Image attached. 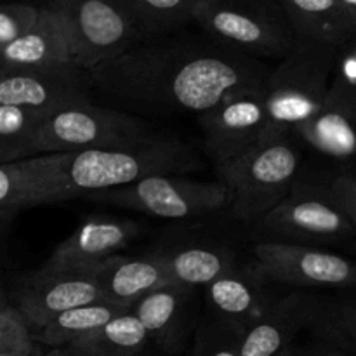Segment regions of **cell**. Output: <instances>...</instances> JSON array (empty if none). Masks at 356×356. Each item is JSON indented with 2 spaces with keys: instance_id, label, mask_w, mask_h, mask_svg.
<instances>
[{
  "instance_id": "35",
  "label": "cell",
  "mask_w": 356,
  "mask_h": 356,
  "mask_svg": "<svg viewBox=\"0 0 356 356\" xmlns=\"http://www.w3.org/2000/svg\"><path fill=\"white\" fill-rule=\"evenodd\" d=\"M37 356H90V355H87L86 351L79 350V348L61 346V348H52V350L47 351V353H42V351H38Z\"/></svg>"
},
{
  "instance_id": "21",
  "label": "cell",
  "mask_w": 356,
  "mask_h": 356,
  "mask_svg": "<svg viewBox=\"0 0 356 356\" xmlns=\"http://www.w3.org/2000/svg\"><path fill=\"white\" fill-rule=\"evenodd\" d=\"M169 271L170 284L184 289L207 287L235 266V257L228 249L212 245L179 247L170 252H162Z\"/></svg>"
},
{
  "instance_id": "12",
  "label": "cell",
  "mask_w": 356,
  "mask_h": 356,
  "mask_svg": "<svg viewBox=\"0 0 356 356\" xmlns=\"http://www.w3.org/2000/svg\"><path fill=\"white\" fill-rule=\"evenodd\" d=\"M138 235L139 226L131 219L89 218L56 247L38 273L90 275L101 263L118 256Z\"/></svg>"
},
{
  "instance_id": "4",
  "label": "cell",
  "mask_w": 356,
  "mask_h": 356,
  "mask_svg": "<svg viewBox=\"0 0 356 356\" xmlns=\"http://www.w3.org/2000/svg\"><path fill=\"white\" fill-rule=\"evenodd\" d=\"M334 59V45L298 40L270 70L264 82L268 125L263 139L292 136L320 110L330 89Z\"/></svg>"
},
{
  "instance_id": "19",
  "label": "cell",
  "mask_w": 356,
  "mask_h": 356,
  "mask_svg": "<svg viewBox=\"0 0 356 356\" xmlns=\"http://www.w3.org/2000/svg\"><path fill=\"white\" fill-rule=\"evenodd\" d=\"M264 280L249 270L233 266L205 287L209 302L218 320L247 329L270 305Z\"/></svg>"
},
{
  "instance_id": "20",
  "label": "cell",
  "mask_w": 356,
  "mask_h": 356,
  "mask_svg": "<svg viewBox=\"0 0 356 356\" xmlns=\"http://www.w3.org/2000/svg\"><path fill=\"white\" fill-rule=\"evenodd\" d=\"M298 40L341 45L356 33V23L339 0H278Z\"/></svg>"
},
{
  "instance_id": "24",
  "label": "cell",
  "mask_w": 356,
  "mask_h": 356,
  "mask_svg": "<svg viewBox=\"0 0 356 356\" xmlns=\"http://www.w3.org/2000/svg\"><path fill=\"white\" fill-rule=\"evenodd\" d=\"M148 339L145 327L129 309L68 346L79 348L90 356H138Z\"/></svg>"
},
{
  "instance_id": "9",
  "label": "cell",
  "mask_w": 356,
  "mask_h": 356,
  "mask_svg": "<svg viewBox=\"0 0 356 356\" xmlns=\"http://www.w3.org/2000/svg\"><path fill=\"white\" fill-rule=\"evenodd\" d=\"M65 19L73 65L92 72L145 38L117 0H49Z\"/></svg>"
},
{
  "instance_id": "10",
  "label": "cell",
  "mask_w": 356,
  "mask_h": 356,
  "mask_svg": "<svg viewBox=\"0 0 356 356\" xmlns=\"http://www.w3.org/2000/svg\"><path fill=\"white\" fill-rule=\"evenodd\" d=\"M252 271L264 282L308 289L356 287V259L322 247L261 242L252 247Z\"/></svg>"
},
{
  "instance_id": "22",
  "label": "cell",
  "mask_w": 356,
  "mask_h": 356,
  "mask_svg": "<svg viewBox=\"0 0 356 356\" xmlns=\"http://www.w3.org/2000/svg\"><path fill=\"white\" fill-rule=\"evenodd\" d=\"M56 155H35L0 163V211L33 207V198L58 162Z\"/></svg>"
},
{
  "instance_id": "41",
  "label": "cell",
  "mask_w": 356,
  "mask_h": 356,
  "mask_svg": "<svg viewBox=\"0 0 356 356\" xmlns=\"http://www.w3.org/2000/svg\"><path fill=\"white\" fill-rule=\"evenodd\" d=\"M277 356H298V355L294 353V350H292V348H287V350H284L282 353H278Z\"/></svg>"
},
{
  "instance_id": "32",
  "label": "cell",
  "mask_w": 356,
  "mask_h": 356,
  "mask_svg": "<svg viewBox=\"0 0 356 356\" xmlns=\"http://www.w3.org/2000/svg\"><path fill=\"white\" fill-rule=\"evenodd\" d=\"M30 327L13 305L0 312V355L33 346Z\"/></svg>"
},
{
  "instance_id": "27",
  "label": "cell",
  "mask_w": 356,
  "mask_h": 356,
  "mask_svg": "<svg viewBox=\"0 0 356 356\" xmlns=\"http://www.w3.org/2000/svg\"><path fill=\"white\" fill-rule=\"evenodd\" d=\"M332 348L356 355V299H315L309 325Z\"/></svg>"
},
{
  "instance_id": "38",
  "label": "cell",
  "mask_w": 356,
  "mask_h": 356,
  "mask_svg": "<svg viewBox=\"0 0 356 356\" xmlns=\"http://www.w3.org/2000/svg\"><path fill=\"white\" fill-rule=\"evenodd\" d=\"M339 2L343 3V7L346 9V13L353 17L355 23H356V0H339Z\"/></svg>"
},
{
  "instance_id": "42",
  "label": "cell",
  "mask_w": 356,
  "mask_h": 356,
  "mask_svg": "<svg viewBox=\"0 0 356 356\" xmlns=\"http://www.w3.org/2000/svg\"><path fill=\"white\" fill-rule=\"evenodd\" d=\"M2 2H6V0H0V3H2Z\"/></svg>"
},
{
  "instance_id": "1",
  "label": "cell",
  "mask_w": 356,
  "mask_h": 356,
  "mask_svg": "<svg viewBox=\"0 0 356 356\" xmlns=\"http://www.w3.org/2000/svg\"><path fill=\"white\" fill-rule=\"evenodd\" d=\"M268 66L211 37H153L89 72L90 86L136 113L204 115L228 94L259 86Z\"/></svg>"
},
{
  "instance_id": "34",
  "label": "cell",
  "mask_w": 356,
  "mask_h": 356,
  "mask_svg": "<svg viewBox=\"0 0 356 356\" xmlns=\"http://www.w3.org/2000/svg\"><path fill=\"white\" fill-rule=\"evenodd\" d=\"M21 159H28L26 149L21 145H17V143H10L0 138V163L14 162V160Z\"/></svg>"
},
{
  "instance_id": "40",
  "label": "cell",
  "mask_w": 356,
  "mask_h": 356,
  "mask_svg": "<svg viewBox=\"0 0 356 356\" xmlns=\"http://www.w3.org/2000/svg\"><path fill=\"white\" fill-rule=\"evenodd\" d=\"M9 305H10V302H9V299H7L6 292H3L2 285H0V312H2L3 308H7V306H9Z\"/></svg>"
},
{
  "instance_id": "18",
  "label": "cell",
  "mask_w": 356,
  "mask_h": 356,
  "mask_svg": "<svg viewBox=\"0 0 356 356\" xmlns=\"http://www.w3.org/2000/svg\"><path fill=\"white\" fill-rule=\"evenodd\" d=\"M292 136L320 155L339 163H356V103L329 90L320 110Z\"/></svg>"
},
{
  "instance_id": "25",
  "label": "cell",
  "mask_w": 356,
  "mask_h": 356,
  "mask_svg": "<svg viewBox=\"0 0 356 356\" xmlns=\"http://www.w3.org/2000/svg\"><path fill=\"white\" fill-rule=\"evenodd\" d=\"M124 312H129V309L110 305L106 301H96L90 302V305L76 306V308H72L58 315L47 325L33 332V341L51 348L68 346V344L75 343L76 339H80L86 334L99 329L101 325L110 322L113 316L120 315Z\"/></svg>"
},
{
  "instance_id": "26",
  "label": "cell",
  "mask_w": 356,
  "mask_h": 356,
  "mask_svg": "<svg viewBox=\"0 0 356 356\" xmlns=\"http://www.w3.org/2000/svg\"><path fill=\"white\" fill-rule=\"evenodd\" d=\"M141 37H165L193 23L198 0H117Z\"/></svg>"
},
{
  "instance_id": "11",
  "label": "cell",
  "mask_w": 356,
  "mask_h": 356,
  "mask_svg": "<svg viewBox=\"0 0 356 356\" xmlns=\"http://www.w3.org/2000/svg\"><path fill=\"white\" fill-rule=\"evenodd\" d=\"M266 82V80H264ZM205 148L216 165L242 155L263 139L268 125L264 83L228 94L207 113L200 115Z\"/></svg>"
},
{
  "instance_id": "3",
  "label": "cell",
  "mask_w": 356,
  "mask_h": 356,
  "mask_svg": "<svg viewBox=\"0 0 356 356\" xmlns=\"http://www.w3.org/2000/svg\"><path fill=\"white\" fill-rule=\"evenodd\" d=\"M299 169L301 152L291 136L263 139L242 155L218 163L219 183L228 191L229 214L256 225L291 193Z\"/></svg>"
},
{
  "instance_id": "29",
  "label": "cell",
  "mask_w": 356,
  "mask_h": 356,
  "mask_svg": "<svg viewBox=\"0 0 356 356\" xmlns=\"http://www.w3.org/2000/svg\"><path fill=\"white\" fill-rule=\"evenodd\" d=\"M245 329L218 320L198 332L191 356H240V343Z\"/></svg>"
},
{
  "instance_id": "15",
  "label": "cell",
  "mask_w": 356,
  "mask_h": 356,
  "mask_svg": "<svg viewBox=\"0 0 356 356\" xmlns=\"http://www.w3.org/2000/svg\"><path fill=\"white\" fill-rule=\"evenodd\" d=\"M73 65L68 28L59 10L47 2L33 26L0 49V75Z\"/></svg>"
},
{
  "instance_id": "5",
  "label": "cell",
  "mask_w": 356,
  "mask_h": 356,
  "mask_svg": "<svg viewBox=\"0 0 356 356\" xmlns=\"http://www.w3.org/2000/svg\"><path fill=\"white\" fill-rule=\"evenodd\" d=\"M193 23L204 35L256 59H284L298 44L278 0H198Z\"/></svg>"
},
{
  "instance_id": "33",
  "label": "cell",
  "mask_w": 356,
  "mask_h": 356,
  "mask_svg": "<svg viewBox=\"0 0 356 356\" xmlns=\"http://www.w3.org/2000/svg\"><path fill=\"white\" fill-rule=\"evenodd\" d=\"M329 188L356 226V174H337L329 181Z\"/></svg>"
},
{
  "instance_id": "36",
  "label": "cell",
  "mask_w": 356,
  "mask_h": 356,
  "mask_svg": "<svg viewBox=\"0 0 356 356\" xmlns=\"http://www.w3.org/2000/svg\"><path fill=\"white\" fill-rule=\"evenodd\" d=\"M40 348L37 346V343L30 348H24V350H17V351H10V353H2L0 356H37Z\"/></svg>"
},
{
  "instance_id": "17",
  "label": "cell",
  "mask_w": 356,
  "mask_h": 356,
  "mask_svg": "<svg viewBox=\"0 0 356 356\" xmlns=\"http://www.w3.org/2000/svg\"><path fill=\"white\" fill-rule=\"evenodd\" d=\"M315 299L294 292L271 301L242 336L240 356H277L291 348V341L302 327L309 325Z\"/></svg>"
},
{
  "instance_id": "6",
  "label": "cell",
  "mask_w": 356,
  "mask_h": 356,
  "mask_svg": "<svg viewBox=\"0 0 356 356\" xmlns=\"http://www.w3.org/2000/svg\"><path fill=\"white\" fill-rule=\"evenodd\" d=\"M155 132L143 118L127 111L90 103L54 111L28 143V155L79 153L86 149L120 148L153 138Z\"/></svg>"
},
{
  "instance_id": "8",
  "label": "cell",
  "mask_w": 356,
  "mask_h": 356,
  "mask_svg": "<svg viewBox=\"0 0 356 356\" xmlns=\"http://www.w3.org/2000/svg\"><path fill=\"white\" fill-rule=\"evenodd\" d=\"M86 198L169 221H186L228 207V191L219 181H197L181 174L143 177Z\"/></svg>"
},
{
  "instance_id": "13",
  "label": "cell",
  "mask_w": 356,
  "mask_h": 356,
  "mask_svg": "<svg viewBox=\"0 0 356 356\" xmlns=\"http://www.w3.org/2000/svg\"><path fill=\"white\" fill-rule=\"evenodd\" d=\"M89 73L76 66L33 70L0 75V104L54 111L90 103Z\"/></svg>"
},
{
  "instance_id": "14",
  "label": "cell",
  "mask_w": 356,
  "mask_h": 356,
  "mask_svg": "<svg viewBox=\"0 0 356 356\" xmlns=\"http://www.w3.org/2000/svg\"><path fill=\"white\" fill-rule=\"evenodd\" d=\"M103 301L97 284L83 273H35L14 296V308L33 332L76 306Z\"/></svg>"
},
{
  "instance_id": "23",
  "label": "cell",
  "mask_w": 356,
  "mask_h": 356,
  "mask_svg": "<svg viewBox=\"0 0 356 356\" xmlns=\"http://www.w3.org/2000/svg\"><path fill=\"white\" fill-rule=\"evenodd\" d=\"M188 296L190 289L167 284L143 296L132 305L131 312L138 316L148 337L167 343L179 334L186 312Z\"/></svg>"
},
{
  "instance_id": "28",
  "label": "cell",
  "mask_w": 356,
  "mask_h": 356,
  "mask_svg": "<svg viewBox=\"0 0 356 356\" xmlns=\"http://www.w3.org/2000/svg\"><path fill=\"white\" fill-rule=\"evenodd\" d=\"M49 115L51 113L47 111L31 110V108L0 104V138L10 143H17L26 149L30 139L33 138V134Z\"/></svg>"
},
{
  "instance_id": "7",
  "label": "cell",
  "mask_w": 356,
  "mask_h": 356,
  "mask_svg": "<svg viewBox=\"0 0 356 356\" xmlns=\"http://www.w3.org/2000/svg\"><path fill=\"white\" fill-rule=\"evenodd\" d=\"M270 242L298 245H356V226L329 184H294L291 193L256 222Z\"/></svg>"
},
{
  "instance_id": "2",
  "label": "cell",
  "mask_w": 356,
  "mask_h": 356,
  "mask_svg": "<svg viewBox=\"0 0 356 356\" xmlns=\"http://www.w3.org/2000/svg\"><path fill=\"white\" fill-rule=\"evenodd\" d=\"M198 169L190 146L172 136L155 134L146 141L120 148L59 153L47 179L33 198V207L86 198L159 174H184Z\"/></svg>"
},
{
  "instance_id": "37",
  "label": "cell",
  "mask_w": 356,
  "mask_h": 356,
  "mask_svg": "<svg viewBox=\"0 0 356 356\" xmlns=\"http://www.w3.org/2000/svg\"><path fill=\"white\" fill-rule=\"evenodd\" d=\"M308 356H348V355L330 346V348H320V350H313Z\"/></svg>"
},
{
  "instance_id": "31",
  "label": "cell",
  "mask_w": 356,
  "mask_h": 356,
  "mask_svg": "<svg viewBox=\"0 0 356 356\" xmlns=\"http://www.w3.org/2000/svg\"><path fill=\"white\" fill-rule=\"evenodd\" d=\"M329 90L356 103V33L336 47Z\"/></svg>"
},
{
  "instance_id": "39",
  "label": "cell",
  "mask_w": 356,
  "mask_h": 356,
  "mask_svg": "<svg viewBox=\"0 0 356 356\" xmlns=\"http://www.w3.org/2000/svg\"><path fill=\"white\" fill-rule=\"evenodd\" d=\"M14 212H7V211H0V232H2L3 228H6L7 225L10 222V219H13Z\"/></svg>"
},
{
  "instance_id": "16",
  "label": "cell",
  "mask_w": 356,
  "mask_h": 356,
  "mask_svg": "<svg viewBox=\"0 0 356 356\" xmlns=\"http://www.w3.org/2000/svg\"><path fill=\"white\" fill-rule=\"evenodd\" d=\"M110 305L131 309L136 301L155 289L170 284L162 250L141 257L113 256L90 273Z\"/></svg>"
},
{
  "instance_id": "30",
  "label": "cell",
  "mask_w": 356,
  "mask_h": 356,
  "mask_svg": "<svg viewBox=\"0 0 356 356\" xmlns=\"http://www.w3.org/2000/svg\"><path fill=\"white\" fill-rule=\"evenodd\" d=\"M40 6L28 2L0 3V49L26 33L37 21Z\"/></svg>"
}]
</instances>
